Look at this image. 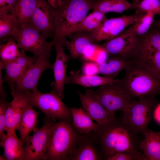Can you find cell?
<instances>
[{
  "label": "cell",
  "mask_w": 160,
  "mask_h": 160,
  "mask_svg": "<svg viewBox=\"0 0 160 160\" xmlns=\"http://www.w3.org/2000/svg\"><path fill=\"white\" fill-rule=\"evenodd\" d=\"M37 58L34 56L32 57L27 56L25 53V51L20 49L19 56L15 60L21 66L27 70L36 62Z\"/></svg>",
  "instance_id": "obj_34"
},
{
  "label": "cell",
  "mask_w": 160,
  "mask_h": 160,
  "mask_svg": "<svg viewBox=\"0 0 160 160\" xmlns=\"http://www.w3.org/2000/svg\"><path fill=\"white\" fill-rule=\"evenodd\" d=\"M0 140V145L4 149L3 156L7 160H25L24 145L15 131L5 134Z\"/></svg>",
  "instance_id": "obj_20"
},
{
  "label": "cell",
  "mask_w": 160,
  "mask_h": 160,
  "mask_svg": "<svg viewBox=\"0 0 160 160\" xmlns=\"http://www.w3.org/2000/svg\"><path fill=\"white\" fill-rule=\"evenodd\" d=\"M144 138L140 148L147 160H160V131L148 128L143 134Z\"/></svg>",
  "instance_id": "obj_23"
},
{
  "label": "cell",
  "mask_w": 160,
  "mask_h": 160,
  "mask_svg": "<svg viewBox=\"0 0 160 160\" xmlns=\"http://www.w3.org/2000/svg\"><path fill=\"white\" fill-rule=\"evenodd\" d=\"M118 79L96 75H87L81 73L79 71H72L67 76L65 84H76L85 87L100 86L115 82Z\"/></svg>",
  "instance_id": "obj_21"
},
{
  "label": "cell",
  "mask_w": 160,
  "mask_h": 160,
  "mask_svg": "<svg viewBox=\"0 0 160 160\" xmlns=\"http://www.w3.org/2000/svg\"><path fill=\"white\" fill-rule=\"evenodd\" d=\"M132 6L127 0H96L93 3L92 9L105 14L109 12L120 13Z\"/></svg>",
  "instance_id": "obj_28"
},
{
  "label": "cell",
  "mask_w": 160,
  "mask_h": 160,
  "mask_svg": "<svg viewBox=\"0 0 160 160\" xmlns=\"http://www.w3.org/2000/svg\"><path fill=\"white\" fill-rule=\"evenodd\" d=\"M69 35L71 40L67 41L65 47L69 52L70 57L73 59L83 57L87 49L96 42L93 32H75Z\"/></svg>",
  "instance_id": "obj_19"
},
{
  "label": "cell",
  "mask_w": 160,
  "mask_h": 160,
  "mask_svg": "<svg viewBox=\"0 0 160 160\" xmlns=\"http://www.w3.org/2000/svg\"><path fill=\"white\" fill-rule=\"evenodd\" d=\"M13 100L9 103L6 115L5 131L9 133L15 131L24 110L29 103L25 92L12 93Z\"/></svg>",
  "instance_id": "obj_17"
},
{
  "label": "cell",
  "mask_w": 160,
  "mask_h": 160,
  "mask_svg": "<svg viewBox=\"0 0 160 160\" xmlns=\"http://www.w3.org/2000/svg\"><path fill=\"white\" fill-rule=\"evenodd\" d=\"M55 47L56 56L52 68L55 78L53 90L63 99L64 89L67 77L66 69L68 60L70 57L65 52L64 47L59 44H56Z\"/></svg>",
  "instance_id": "obj_18"
},
{
  "label": "cell",
  "mask_w": 160,
  "mask_h": 160,
  "mask_svg": "<svg viewBox=\"0 0 160 160\" xmlns=\"http://www.w3.org/2000/svg\"><path fill=\"white\" fill-rule=\"evenodd\" d=\"M107 160H135L132 155L123 152H119L108 158Z\"/></svg>",
  "instance_id": "obj_39"
},
{
  "label": "cell",
  "mask_w": 160,
  "mask_h": 160,
  "mask_svg": "<svg viewBox=\"0 0 160 160\" xmlns=\"http://www.w3.org/2000/svg\"><path fill=\"white\" fill-rule=\"evenodd\" d=\"M34 107L30 103L27 104L16 128L19 132V139L23 145L31 131L37 127L39 113L34 109Z\"/></svg>",
  "instance_id": "obj_22"
},
{
  "label": "cell",
  "mask_w": 160,
  "mask_h": 160,
  "mask_svg": "<svg viewBox=\"0 0 160 160\" xmlns=\"http://www.w3.org/2000/svg\"><path fill=\"white\" fill-rule=\"evenodd\" d=\"M120 34L100 46L113 57L130 60L135 54L140 42L137 36L133 33Z\"/></svg>",
  "instance_id": "obj_12"
},
{
  "label": "cell",
  "mask_w": 160,
  "mask_h": 160,
  "mask_svg": "<svg viewBox=\"0 0 160 160\" xmlns=\"http://www.w3.org/2000/svg\"><path fill=\"white\" fill-rule=\"evenodd\" d=\"M157 104L155 95L135 100L122 111L123 119L133 131L143 135L148 128L153 110Z\"/></svg>",
  "instance_id": "obj_5"
},
{
  "label": "cell",
  "mask_w": 160,
  "mask_h": 160,
  "mask_svg": "<svg viewBox=\"0 0 160 160\" xmlns=\"http://www.w3.org/2000/svg\"><path fill=\"white\" fill-rule=\"evenodd\" d=\"M132 7L142 13L151 12L160 16V2L159 0H142L138 4L132 5Z\"/></svg>",
  "instance_id": "obj_33"
},
{
  "label": "cell",
  "mask_w": 160,
  "mask_h": 160,
  "mask_svg": "<svg viewBox=\"0 0 160 160\" xmlns=\"http://www.w3.org/2000/svg\"><path fill=\"white\" fill-rule=\"evenodd\" d=\"M19 28L17 20L12 13L0 15L1 44L4 43L8 38L14 35Z\"/></svg>",
  "instance_id": "obj_30"
},
{
  "label": "cell",
  "mask_w": 160,
  "mask_h": 160,
  "mask_svg": "<svg viewBox=\"0 0 160 160\" xmlns=\"http://www.w3.org/2000/svg\"><path fill=\"white\" fill-rule=\"evenodd\" d=\"M132 59L138 62L160 81V51L144 40L140 42Z\"/></svg>",
  "instance_id": "obj_16"
},
{
  "label": "cell",
  "mask_w": 160,
  "mask_h": 160,
  "mask_svg": "<svg viewBox=\"0 0 160 160\" xmlns=\"http://www.w3.org/2000/svg\"><path fill=\"white\" fill-rule=\"evenodd\" d=\"M154 15L151 12L143 14L137 21L132 25L130 28L123 33H132L137 36L145 34L148 31L152 25Z\"/></svg>",
  "instance_id": "obj_31"
},
{
  "label": "cell",
  "mask_w": 160,
  "mask_h": 160,
  "mask_svg": "<svg viewBox=\"0 0 160 160\" xmlns=\"http://www.w3.org/2000/svg\"><path fill=\"white\" fill-rule=\"evenodd\" d=\"M131 60L113 56L102 62H96L98 73L104 76L114 78L125 70Z\"/></svg>",
  "instance_id": "obj_25"
},
{
  "label": "cell",
  "mask_w": 160,
  "mask_h": 160,
  "mask_svg": "<svg viewBox=\"0 0 160 160\" xmlns=\"http://www.w3.org/2000/svg\"><path fill=\"white\" fill-rule=\"evenodd\" d=\"M48 38L54 36L58 23V12L47 0H38L28 23Z\"/></svg>",
  "instance_id": "obj_10"
},
{
  "label": "cell",
  "mask_w": 160,
  "mask_h": 160,
  "mask_svg": "<svg viewBox=\"0 0 160 160\" xmlns=\"http://www.w3.org/2000/svg\"><path fill=\"white\" fill-rule=\"evenodd\" d=\"M153 113L154 119L160 124V103L158 104L156 106Z\"/></svg>",
  "instance_id": "obj_41"
},
{
  "label": "cell",
  "mask_w": 160,
  "mask_h": 160,
  "mask_svg": "<svg viewBox=\"0 0 160 160\" xmlns=\"http://www.w3.org/2000/svg\"><path fill=\"white\" fill-rule=\"evenodd\" d=\"M11 37L0 46V62L4 63L15 60L19 55L20 51L17 44Z\"/></svg>",
  "instance_id": "obj_32"
},
{
  "label": "cell",
  "mask_w": 160,
  "mask_h": 160,
  "mask_svg": "<svg viewBox=\"0 0 160 160\" xmlns=\"http://www.w3.org/2000/svg\"><path fill=\"white\" fill-rule=\"evenodd\" d=\"M25 92L29 97V103L44 114L45 119L55 121L63 119L72 120L69 108L54 90L46 93L38 90Z\"/></svg>",
  "instance_id": "obj_6"
},
{
  "label": "cell",
  "mask_w": 160,
  "mask_h": 160,
  "mask_svg": "<svg viewBox=\"0 0 160 160\" xmlns=\"http://www.w3.org/2000/svg\"><path fill=\"white\" fill-rule=\"evenodd\" d=\"M143 14L137 11L129 15L106 19L95 31L96 42L106 40L108 41L121 34L127 27L132 25Z\"/></svg>",
  "instance_id": "obj_11"
},
{
  "label": "cell",
  "mask_w": 160,
  "mask_h": 160,
  "mask_svg": "<svg viewBox=\"0 0 160 160\" xmlns=\"http://www.w3.org/2000/svg\"><path fill=\"white\" fill-rule=\"evenodd\" d=\"M44 124L40 128L33 131L27 138L23 148L25 160H47L46 151L51 133L56 122L44 119Z\"/></svg>",
  "instance_id": "obj_9"
},
{
  "label": "cell",
  "mask_w": 160,
  "mask_h": 160,
  "mask_svg": "<svg viewBox=\"0 0 160 160\" xmlns=\"http://www.w3.org/2000/svg\"><path fill=\"white\" fill-rule=\"evenodd\" d=\"M92 132L104 159L123 152L132 156L135 160H146L140 148L143 140L140 138V134L132 129L123 119L115 116Z\"/></svg>",
  "instance_id": "obj_1"
},
{
  "label": "cell",
  "mask_w": 160,
  "mask_h": 160,
  "mask_svg": "<svg viewBox=\"0 0 160 160\" xmlns=\"http://www.w3.org/2000/svg\"><path fill=\"white\" fill-rule=\"evenodd\" d=\"M92 132L82 134L81 138L73 151L66 160H104Z\"/></svg>",
  "instance_id": "obj_14"
},
{
  "label": "cell",
  "mask_w": 160,
  "mask_h": 160,
  "mask_svg": "<svg viewBox=\"0 0 160 160\" xmlns=\"http://www.w3.org/2000/svg\"><path fill=\"white\" fill-rule=\"evenodd\" d=\"M150 33L145 40L158 50L160 51V26Z\"/></svg>",
  "instance_id": "obj_36"
},
{
  "label": "cell",
  "mask_w": 160,
  "mask_h": 160,
  "mask_svg": "<svg viewBox=\"0 0 160 160\" xmlns=\"http://www.w3.org/2000/svg\"><path fill=\"white\" fill-rule=\"evenodd\" d=\"M17 0H0V15L10 12L14 8Z\"/></svg>",
  "instance_id": "obj_37"
},
{
  "label": "cell",
  "mask_w": 160,
  "mask_h": 160,
  "mask_svg": "<svg viewBox=\"0 0 160 160\" xmlns=\"http://www.w3.org/2000/svg\"><path fill=\"white\" fill-rule=\"evenodd\" d=\"M38 0H17L10 13L17 20L20 27L28 23L37 4Z\"/></svg>",
  "instance_id": "obj_26"
},
{
  "label": "cell",
  "mask_w": 160,
  "mask_h": 160,
  "mask_svg": "<svg viewBox=\"0 0 160 160\" xmlns=\"http://www.w3.org/2000/svg\"><path fill=\"white\" fill-rule=\"evenodd\" d=\"M9 102L6 98H0V138L5 135L6 111Z\"/></svg>",
  "instance_id": "obj_35"
},
{
  "label": "cell",
  "mask_w": 160,
  "mask_h": 160,
  "mask_svg": "<svg viewBox=\"0 0 160 160\" xmlns=\"http://www.w3.org/2000/svg\"><path fill=\"white\" fill-rule=\"evenodd\" d=\"M5 71L3 78L4 82L8 83L12 92L15 90L17 83L24 75L26 69L21 66L15 60L4 63L0 62Z\"/></svg>",
  "instance_id": "obj_27"
},
{
  "label": "cell",
  "mask_w": 160,
  "mask_h": 160,
  "mask_svg": "<svg viewBox=\"0 0 160 160\" xmlns=\"http://www.w3.org/2000/svg\"><path fill=\"white\" fill-rule=\"evenodd\" d=\"M50 57L42 56L38 57L36 62L27 70L17 83L15 90L11 93L38 90V83L43 72L47 69H52L53 64L50 63Z\"/></svg>",
  "instance_id": "obj_13"
},
{
  "label": "cell",
  "mask_w": 160,
  "mask_h": 160,
  "mask_svg": "<svg viewBox=\"0 0 160 160\" xmlns=\"http://www.w3.org/2000/svg\"><path fill=\"white\" fill-rule=\"evenodd\" d=\"M11 37L20 49L32 53L37 57L52 55L53 46L47 41L48 38L28 23L20 26Z\"/></svg>",
  "instance_id": "obj_7"
},
{
  "label": "cell",
  "mask_w": 160,
  "mask_h": 160,
  "mask_svg": "<svg viewBox=\"0 0 160 160\" xmlns=\"http://www.w3.org/2000/svg\"><path fill=\"white\" fill-rule=\"evenodd\" d=\"M119 80L95 90L90 89L103 107L114 115L118 111L126 109L135 100L120 84Z\"/></svg>",
  "instance_id": "obj_8"
},
{
  "label": "cell",
  "mask_w": 160,
  "mask_h": 160,
  "mask_svg": "<svg viewBox=\"0 0 160 160\" xmlns=\"http://www.w3.org/2000/svg\"><path fill=\"white\" fill-rule=\"evenodd\" d=\"M3 69L2 65L0 64V98H6L7 94L4 85V81L2 76V70Z\"/></svg>",
  "instance_id": "obj_40"
},
{
  "label": "cell",
  "mask_w": 160,
  "mask_h": 160,
  "mask_svg": "<svg viewBox=\"0 0 160 160\" xmlns=\"http://www.w3.org/2000/svg\"><path fill=\"white\" fill-rule=\"evenodd\" d=\"M76 92L80 98L81 107L99 125L106 123L115 116L103 107L90 89H86L85 94L77 90Z\"/></svg>",
  "instance_id": "obj_15"
},
{
  "label": "cell",
  "mask_w": 160,
  "mask_h": 160,
  "mask_svg": "<svg viewBox=\"0 0 160 160\" xmlns=\"http://www.w3.org/2000/svg\"><path fill=\"white\" fill-rule=\"evenodd\" d=\"M82 135L73 125L72 120H58L50 135L46 151L47 160H66Z\"/></svg>",
  "instance_id": "obj_4"
},
{
  "label": "cell",
  "mask_w": 160,
  "mask_h": 160,
  "mask_svg": "<svg viewBox=\"0 0 160 160\" xmlns=\"http://www.w3.org/2000/svg\"><path fill=\"white\" fill-rule=\"evenodd\" d=\"M83 74L87 75H94L98 73L96 62H86L82 68Z\"/></svg>",
  "instance_id": "obj_38"
},
{
  "label": "cell",
  "mask_w": 160,
  "mask_h": 160,
  "mask_svg": "<svg viewBox=\"0 0 160 160\" xmlns=\"http://www.w3.org/2000/svg\"><path fill=\"white\" fill-rule=\"evenodd\" d=\"M159 0V1L160 0Z\"/></svg>",
  "instance_id": "obj_43"
},
{
  "label": "cell",
  "mask_w": 160,
  "mask_h": 160,
  "mask_svg": "<svg viewBox=\"0 0 160 160\" xmlns=\"http://www.w3.org/2000/svg\"><path fill=\"white\" fill-rule=\"evenodd\" d=\"M105 15V14L99 11L93 10L72 30L70 34L75 32L95 31L107 18Z\"/></svg>",
  "instance_id": "obj_29"
},
{
  "label": "cell",
  "mask_w": 160,
  "mask_h": 160,
  "mask_svg": "<svg viewBox=\"0 0 160 160\" xmlns=\"http://www.w3.org/2000/svg\"><path fill=\"white\" fill-rule=\"evenodd\" d=\"M124 70L119 83L134 99L160 95V81L138 62L131 60Z\"/></svg>",
  "instance_id": "obj_3"
},
{
  "label": "cell",
  "mask_w": 160,
  "mask_h": 160,
  "mask_svg": "<svg viewBox=\"0 0 160 160\" xmlns=\"http://www.w3.org/2000/svg\"><path fill=\"white\" fill-rule=\"evenodd\" d=\"M96 0H62L57 9V27L52 40L53 46L59 44L65 47L67 37L72 30L87 15Z\"/></svg>",
  "instance_id": "obj_2"
},
{
  "label": "cell",
  "mask_w": 160,
  "mask_h": 160,
  "mask_svg": "<svg viewBox=\"0 0 160 160\" xmlns=\"http://www.w3.org/2000/svg\"><path fill=\"white\" fill-rule=\"evenodd\" d=\"M73 124L77 130L81 134L96 132L99 125L95 123L86 111L81 107H71L69 108Z\"/></svg>",
  "instance_id": "obj_24"
},
{
  "label": "cell",
  "mask_w": 160,
  "mask_h": 160,
  "mask_svg": "<svg viewBox=\"0 0 160 160\" xmlns=\"http://www.w3.org/2000/svg\"><path fill=\"white\" fill-rule=\"evenodd\" d=\"M0 160H7L3 156H1L0 155Z\"/></svg>",
  "instance_id": "obj_42"
}]
</instances>
